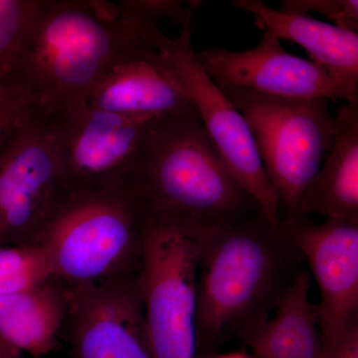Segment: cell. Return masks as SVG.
Returning a JSON list of instances; mask_svg holds the SVG:
<instances>
[{
  "instance_id": "5bb4252c",
  "label": "cell",
  "mask_w": 358,
  "mask_h": 358,
  "mask_svg": "<svg viewBox=\"0 0 358 358\" xmlns=\"http://www.w3.org/2000/svg\"><path fill=\"white\" fill-rule=\"evenodd\" d=\"M232 4L252 14L258 29L271 33L280 41L300 45L312 62L358 98V33L310 16L278 10L261 0H236Z\"/></svg>"
},
{
  "instance_id": "603a6c76",
  "label": "cell",
  "mask_w": 358,
  "mask_h": 358,
  "mask_svg": "<svg viewBox=\"0 0 358 358\" xmlns=\"http://www.w3.org/2000/svg\"><path fill=\"white\" fill-rule=\"evenodd\" d=\"M322 341V358H358V322L345 333Z\"/></svg>"
},
{
  "instance_id": "ac0fdd59",
  "label": "cell",
  "mask_w": 358,
  "mask_h": 358,
  "mask_svg": "<svg viewBox=\"0 0 358 358\" xmlns=\"http://www.w3.org/2000/svg\"><path fill=\"white\" fill-rule=\"evenodd\" d=\"M54 275L41 244L0 247V298L31 291Z\"/></svg>"
},
{
  "instance_id": "6da1fadb",
  "label": "cell",
  "mask_w": 358,
  "mask_h": 358,
  "mask_svg": "<svg viewBox=\"0 0 358 358\" xmlns=\"http://www.w3.org/2000/svg\"><path fill=\"white\" fill-rule=\"evenodd\" d=\"M303 263L286 223L272 225L261 212L215 231L197 277V358L270 317Z\"/></svg>"
},
{
  "instance_id": "44dd1931",
  "label": "cell",
  "mask_w": 358,
  "mask_h": 358,
  "mask_svg": "<svg viewBox=\"0 0 358 358\" xmlns=\"http://www.w3.org/2000/svg\"><path fill=\"white\" fill-rule=\"evenodd\" d=\"M202 1L181 0H122L117 2L120 9L138 20L159 26L162 21L169 20L182 26L194 18Z\"/></svg>"
},
{
  "instance_id": "ba28073f",
  "label": "cell",
  "mask_w": 358,
  "mask_h": 358,
  "mask_svg": "<svg viewBox=\"0 0 358 358\" xmlns=\"http://www.w3.org/2000/svg\"><path fill=\"white\" fill-rule=\"evenodd\" d=\"M65 193L55 124L37 110L0 155V247L38 245Z\"/></svg>"
},
{
  "instance_id": "8992f818",
  "label": "cell",
  "mask_w": 358,
  "mask_h": 358,
  "mask_svg": "<svg viewBox=\"0 0 358 358\" xmlns=\"http://www.w3.org/2000/svg\"><path fill=\"white\" fill-rule=\"evenodd\" d=\"M214 232L143 220L138 279L154 358H197V277Z\"/></svg>"
},
{
  "instance_id": "277c9868",
  "label": "cell",
  "mask_w": 358,
  "mask_h": 358,
  "mask_svg": "<svg viewBox=\"0 0 358 358\" xmlns=\"http://www.w3.org/2000/svg\"><path fill=\"white\" fill-rule=\"evenodd\" d=\"M71 287L140 271L143 220L126 183L65 193L40 243Z\"/></svg>"
},
{
  "instance_id": "2e32d148",
  "label": "cell",
  "mask_w": 358,
  "mask_h": 358,
  "mask_svg": "<svg viewBox=\"0 0 358 358\" xmlns=\"http://www.w3.org/2000/svg\"><path fill=\"white\" fill-rule=\"evenodd\" d=\"M331 152L301 197V218L310 214L358 225V102L336 114Z\"/></svg>"
},
{
  "instance_id": "8fae6325",
  "label": "cell",
  "mask_w": 358,
  "mask_h": 358,
  "mask_svg": "<svg viewBox=\"0 0 358 358\" xmlns=\"http://www.w3.org/2000/svg\"><path fill=\"white\" fill-rule=\"evenodd\" d=\"M197 55L219 89L238 87L280 98L358 102V98L326 70L312 61L292 55L268 32H264L259 44L249 50L230 51L217 47L205 49Z\"/></svg>"
},
{
  "instance_id": "e0dca14e",
  "label": "cell",
  "mask_w": 358,
  "mask_h": 358,
  "mask_svg": "<svg viewBox=\"0 0 358 358\" xmlns=\"http://www.w3.org/2000/svg\"><path fill=\"white\" fill-rule=\"evenodd\" d=\"M70 298L71 287L55 275L31 291L0 298V338L21 352L43 357L57 345Z\"/></svg>"
},
{
  "instance_id": "9c48e42d",
  "label": "cell",
  "mask_w": 358,
  "mask_h": 358,
  "mask_svg": "<svg viewBox=\"0 0 358 358\" xmlns=\"http://www.w3.org/2000/svg\"><path fill=\"white\" fill-rule=\"evenodd\" d=\"M60 143L66 192L121 185L160 120L94 109L86 102L49 113Z\"/></svg>"
},
{
  "instance_id": "7c38bea8",
  "label": "cell",
  "mask_w": 358,
  "mask_h": 358,
  "mask_svg": "<svg viewBox=\"0 0 358 358\" xmlns=\"http://www.w3.org/2000/svg\"><path fill=\"white\" fill-rule=\"evenodd\" d=\"M286 223L320 291L315 303L322 339L336 338L358 322V225L307 217Z\"/></svg>"
},
{
  "instance_id": "7402d4cb",
  "label": "cell",
  "mask_w": 358,
  "mask_h": 358,
  "mask_svg": "<svg viewBox=\"0 0 358 358\" xmlns=\"http://www.w3.org/2000/svg\"><path fill=\"white\" fill-rule=\"evenodd\" d=\"M280 10L308 16L322 14L333 21L331 24L358 33L357 0H284Z\"/></svg>"
},
{
  "instance_id": "52a82bcc",
  "label": "cell",
  "mask_w": 358,
  "mask_h": 358,
  "mask_svg": "<svg viewBox=\"0 0 358 358\" xmlns=\"http://www.w3.org/2000/svg\"><path fill=\"white\" fill-rule=\"evenodd\" d=\"M194 18L169 38L159 26L145 24L152 46L169 61L199 115L205 131L238 183L255 199L261 213L274 226L282 225L279 197L271 185L243 115L205 72L193 48Z\"/></svg>"
},
{
  "instance_id": "cb8c5ba5",
  "label": "cell",
  "mask_w": 358,
  "mask_h": 358,
  "mask_svg": "<svg viewBox=\"0 0 358 358\" xmlns=\"http://www.w3.org/2000/svg\"><path fill=\"white\" fill-rule=\"evenodd\" d=\"M0 358H23L22 352L0 338Z\"/></svg>"
},
{
  "instance_id": "3957f363",
  "label": "cell",
  "mask_w": 358,
  "mask_h": 358,
  "mask_svg": "<svg viewBox=\"0 0 358 358\" xmlns=\"http://www.w3.org/2000/svg\"><path fill=\"white\" fill-rule=\"evenodd\" d=\"M152 46L143 21L117 3L42 0L15 77L49 114L86 102L113 68Z\"/></svg>"
},
{
  "instance_id": "4fadbf2b",
  "label": "cell",
  "mask_w": 358,
  "mask_h": 358,
  "mask_svg": "<svg viewBox=\"0 0 358 358\" xmlns=\"http://www.w3.org/2000/svg\"><path fill=\"white\" fill-rule=\"evenodd\" d=\"M86 103L114 114L160 117L192 106L173 67L154 46L113 68Z\"/></svg>"
},
{
  "instance_id": "7a4b0ae2",
  "label": "cell",
  "mask_w": 358,
  "mask_h": 358,
  "mask_svg": "<svg viewBox=\"0 0 358 358\" xmlns=\"http://www.w3.org/2000/svg\"><path fill=\"white\" fill-rule=\"evenodd\" d=\"M124 183L143 220L217 231L261 212L226 166L193 105L160 120Z\"/></svg>"
},
{
  "instance_id": "ffe728a7",
  "label": "cell",
  "mask_w": 358,
  "mask_h": 358,
  "mask_svg": "<svg viewBox=\"0 0 358 358\" xmlns=\"http://www.w3.org/2000/svg\"><path fill=\"white\" fill-rule=\"evenodd\" d=\"M37 110L31 94L18 78H0V155Z\"/></svg>"
},
{
  "instance_id": "d6986e66",
  "label": "cell",
  "mask_w": 358,
  "mask_h": 358,
  "mask_svg": "<svg viewBox=\"0 0 358 358\" xmlns=\"http://www.w3.org/2000/svg\"><path fill=\"white\" fill-rule=\"evenodd\" d=\"M42 0H0V78L15 76Z\"/></svg>"
},
{
  "instance_id": "9a60e30c",
  "label": "cell",
  "mask_w": 358,
  "mask_h": 358,
  "mask_svg": "<svg viewBox=\"0 0 358 358\" xmlns=\"http://www.w3.org/2000/svg\"><path fill=\"white\" fill-rule=\"evenodd\" d=\"M312 278L306 268L267 320L237 334L251 358H322L324 341L317 308L310 299Z\"/></svg>"
},
{
  "instance_id": "d4e9b609",
  "label": "cell",
  "mask_w": 358,
  "mask_h": 358,
  "mask_svg": "<svg viewBox=\"0 0 358 358\" xmlns=\"http://www.w3.org/2000/svg\"><path fill=\"white\" fill-rule=\"evenodd\" d=\"M205 358H251L244 353H232V355H217V352L214 355H209Z\"/></svg>"
},
{
  "instance_id": "5b68a950",
  "label": "cell",
  "mask_w": 358,
  "mask_h": 358,
  "mask_svg": "<svg viewBox=\"0 0 358 358\" xmlns=\"http://www.w3.org/2000/svg\"><path fill=\"white\" fill-rule=\"evenodd\" d=\"M220 90L248 124L279 197L282 222L301 219L303 192L334 145L336 122L329 101L280 98L238 87Z\"/></svg>"
},
{
  "instance_id": "30bf717a",
  "label": "cell",
  "mask_w": 358,
  "mask_h": 358,
  "mask_svg": "<svg viewBox=\"0 0 358 358\" xmlns=\"http://www.w3.org/2000/svg\"><path fill=\"white\" fill-rule=\"evenodd\" d=\"M138 273L70 286L73 358H154Z\"/></svg>"
}]
</instances>
